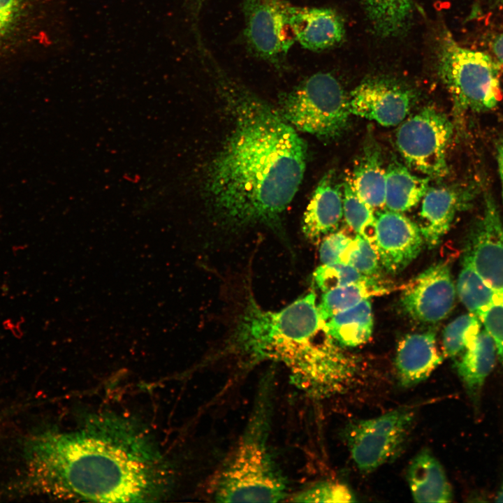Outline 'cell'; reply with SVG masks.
Wrapping results in <instances>:
<instances>
[{
    "mask_svg": "<svg viewBox=\"0 0 503 503\" xmlns=\"http://www.w3.org/2000/svg\"><path fill=\"white\" fill-rule=\"evenodd\" d=\"M497 158L500 177L503 199V140L500 141L497 146Z\"/></svg>",
    "mask_w": 503,
    "mask_h": 503,
    "instance_id": "35",
    "label": "cell"
},
{
    "mask_svg": "<svg viewBox=\"0 0 503 503\" xmlns=\"http://www.w3.org/2000/svg\"><path fill=\"white\" fill-rule=\"evenodd\" d=\"M277 109L297 131L325 140L339 136L351 114L349 97L328 73L313 74L282 94Z\"/></svg>",
    "mask_w": 503,
    "mask_h": 503,
    "instance_id": "7",
    "label": "cell"
},
{
    "mask_svg": "<svg viewBox=\"0 0 503 503\" xmlns=\"http://www.w3.org/2000/svg\"><path fill=\"white\" fill-rule=\"evenodd\" d=\"M453 133V124L444 114L426 107L400 126L396 143L411 167L440 179L449 173L446 151Z\"/></svg>",
    "mask_w": 503,
    "mask_h": 503,
    "instance_id": "9",
    "label": "cell"
},
{
    "mask_svg": "<svg viewBox=\"0 0 503 503\" xmlns=\"http://www.w3.org/2000/svg\"><path fill=\"white\" fill-rule=\"evenodd\" d=\"M317 286L323 292L334 288L367 281L371 278L343 263L322 264L313 274Z\"/></svg>",
    "mask_w": 503,
    "mask_h": 503,
    "instance_id": "30",
    "label": "cell"
},
{
    "mask_svg": "<svg viewBox=\"0 0 503 503\" xmlns=\"http://www.w3.org/2000/svg\"><path fill=\"white\" fill-rule=\"evenodd\" d=\"M343 215L348 225L357 234L373 245L376 216L374 210L356 191L351 177H347L343 182Z\"/></svg>",
    "mask_w": 503,
    "mask_h": 503,
    "instance_id": "27",
    "label": "cell"
},
{
    "mask_svg": "<svg viewBox=\"0 0 503 503\" xmlns=\"http://www.w3.org/2000/svg\"><path fill=\"white\" fill-rule=\"evenodd\" d=\"M292 24L296 41L312 51L324 50L339 44L345 34L342 18L328 8L295 6Z\"/></svg>",
    "mask_w": 503,
    "mask_h": 503,
    "instance_id": "17",
    "label": "cell"
},
{
    "mask_svg": "<svg viewBox=\"0 0 503 503\" xmlns=\"http://www.w3.org/2000/svg\"><path fill=\"white\" fill-rule=\"evenodd\" d=\"M385 291L377 284L375 277L327 291L318 305L321 318L325 322L336 313L351 307L372 296L381 294Z\"/></svg>",
    "mask_w": 503,
    "mask_h": 503,
    "instance_id": "25",
    "label": "cell"
},
{
    "mask_svg": "<svg viewBox=\"0 0 503 503\" xmlns=\"http://www.w3.org/2000/svg\"><path fill=\"white\" fill-rule=\"evenodd\" d=\"M373 329L372 306L368 299L333 315L325 321L324 333L342 347L366 342Z\"/></svg>",
    "mask_w": 503,
    "mask_h": 503,
    "instance_id": "21",
    "label": "cell"
},
{
    "mask_svg": "<svg viewBox=\"0 0 503 503\" xmlns=\"http://www.w3.org/2000/svg\"><path fill=\"white\" fill-rule=\"evenodd\" d=\"M343 216V184L333 170L319 182L302 217V233L316 242L323 235L333 232Z\"/></svg>",
    "mask_w": 503,
    "mask_h": 503,
    "instance_id": "16",
    "label": "cell"
},
{
    "mask_svg": "<svg viewBox=\"0 0 503 503\" xmlns=\"http://www.w3.org/2000/svg\"><path fill=\"white\" fill-rule=\"evenodd\" d=\"M496 502H503V483L497 494Z\"/></svg>",
    "mask_w": 503,
    "mask_h": 503,
    "instance_id": "36",
    "label": "cell"
},
{
    "mask_svg": "<svg viewBox=\"0 0 503 503\" xmlns=\"http://www.w3.org/2000/svg\"><path fill=\"white\" fill-rule=\"evenodd\" d=\"M415 101L412 89L386 78L363 81L349 97L351 114L374 120L384 126L404 120Z\"/></svg>",
    "mask_w": 503,
    "mask_h": 503,
    "instance_id": "12",
    "label": "cell"
},
{
    "mask_svg": "<svg viewBox=\"0 0 503 503\" xmlns=\"http://www.w3.org/2000/svg\"><path fill=\"white\" fill-rule=\"evenodd\" d=\"M455 289L449 266L434 264L411 279L404 289L401 302L414 320L436 323L451 311Z\"/></svg>",
    "mask_w": 503,
    "mask_h": 503,
    "instance_id": "11",
    "label": "cell"
},
{
    "mask_svg": "<svg viewBox=\"0 0 503 503\" xmlns=\"http://www.w3.org/2000/svg\"><path fill=\"white\" fill-rule=\"evenodd\" d=\"M138 430L122 418L96 416L73 431L36 434L24 445L22 486L60 499L156 500L167 490L168 470Z\"/></svg>",
    "mask_w": 503,
    "mask_h": 503,
    "instance_id": "2",
    "label": "cell"
},
{
    "mask_svg": "<svg viewBox=\"0 0 503 503\" xmlns=\"http://www.w3.org/2000/svg\"><path fill=\"white\" fill-rule=\"evenodd\" d=\"M472 196L470 189L453 187L428 188L421 200L418 226L429 248L439 245L458 211L466 206Z\"/></svg>",
    "mask_w": 503,
    "mask_h": 503,
    "instance_id": "15",
    "label": "cell"
},
{
    "mask_svg": "<svg viewBox=\"0 0 503 503\" xmlns=\"http://www.w3.org/2000/svg\"><path fill=\"white\" fill-rule=\"evenodd\" d=\"M274 374H265L252 414L239 442L212 481L219 502H278L285 498L286 481L268 445L273 407Z\"/></svg>",
    "mask_w": 503,
    "mask_h": 503,
    "instance_id": "4",
    "label": "cell"
},
{
    "mask_svg": "<svg viewBox=\"0 0 503 503\" xmlns=\"http://www.w3.org/2000/svg\"><path fill=\"white\" fill-rule=\"evenodd\" d=\"M423 242L419 226L400 212L388 210L377 214L373 245L387 272L396 274L406 268Z\"/></svg>",
    "mask_w": 503,
    "mask_h": 503,
    "instance_id": "13",
    "label": "cell"
},
{
    "mask_svg": "<svg viewBox=\"0 0 503 503\" xmlns=\"http://www.w3.org/2000/svg\"><path fill=\"white\" fill-rule=\"evenodd\" d=\"M479 318L472 314L462 315L451 321L443 333V348L448 357L465 351L480 333Z\"/></svg>",
    "mask_w": 503,
    "mask_h": 503,
    "instance_id": "28",
    "label": "cell"
},
{
    "mask_svg": "<svg viewBox=\"0 0 503 503\" xmlns=\"http://www.w3.org/2000/svg\"><path fill=\"white\" fill-rule=\"evenodd\" d=\"M429 179L412 174L398 163H391L386 168L385 206L400 213L411 210L427 192Z\"/></svg>",
    "mask_w": 503,
    "mask_h": 503,
    "instance_id": "23",
    "label": "cell"
},
{
    "mask_svg": "<svg viewBox=\"0 0 503 503\" xmlns=\"http://www.w3.org/2000/svg\"><path fill=\"white\" fill-rule=\"evenodd\" d=\"M200 58L231 121L207 168L208 209L224 229L261 225L286 240L283 217L303 179L306 143L277 108L225 71L210 49Z\"/></svg>",
    "mask_w": 503,
    "mask_h": 503,
    "instance_id": "1",
    "label": "cell"
},
{
    "mask_svg": "<svg viewBox=\"0 0 503 503\" xmlns=\"http://www.w3.org/2000/svg\"><path fill=\"white\" fill-rule=\"evenodd\" d=\"M457 291L465 306L478 317L500 298L499 296L486 285L465 254L458 277Z\"/></svg>",
    "mask_w": 503,
    "mask_h": 503,
    "instance_id": "26",
    "label": "cell"
},
{
    "mask_svg": "<svg viewBox=\"0 0 503 503\" xmlns=\"http://www.w3.org/2000/svg\"><path fill=\"white\" fill-rule=\"evenodd\" d=\"M496 348L491 336L480 331L467 347L458 363V372L469 394L475 400L479 398L485 380L495 365Z\"/></svg>",
    "mask_w": 503,
    "mask_h": 503,
    "instance_id": "22",
    "label": "cell"
},
{
    "mask_svg": "<svg viewBox=\"0 0 503 503\" xmlns=\"http://www.w3.org/2000/svg\"><path fill=\"white\" fill-rule=\"evenodd\" d=\"M437 68L458 110L481 112L497 105L500 67L488 54L460 45L445 31L438 43Z\"/></svg>",
    "mask_w": 503,
    "mask_h": 503,
    "instance_id": "5",
    "label": "cell"
},
{
    "mask_svg": "<svg viewBox=\"0 0 503 503\" xmlns=\"http://www.w3.org/2000/svg\"><path fill=\"white\" fill-rule=\"evenodd\" d=\"M479 318L493 340L496 351L503 360V298H500L490 305Z\"/></svg>",
    "mask_w": 503,
    "mask_h": 503,
    "instance_id": "32",
    "label": "cell"
},
{
    "mask_svg": "<svg viewBox=\"0 0 503 503\" xmlns=\"http://www.w3.org/2000/svg\"><path fill=\"white\" fill-rule=\"evenodd\" d=\"M442 361L435 332L407 335L399 343L395 358L401 385L411 387L421 383Z\"/></svg>",
    "mask_w": 503,
    "mask_h": 503,
    "instance_id": "18",
    "label": "cell"
},
{
    "mask_svg": "<svg viewBox=\"0 0 503 503\" xmlns=\"http://www.w3.org/2000/svg\"><path fill=\"white\" fill-rule=\"evenodd\" d=\"M414 416L412 408H398L348 424L344 437L358 469L370 472L395 459L406 442Z\"/></svg>",
    "mask_w": 503,
    "mask_h": 503,
    "instance_id": "8",
    "label": "cell"
},
{
    "mask_svg": "<svg viewBox=\"0 0 503 503\" xmlns=\"http://www.w3.org/2000/svg\"><path fill=\"white\" fill-rule=\"evenodd\" d=\"M490 48L498 62L503 65V32L492 39Z\"/></svg>",
    "mask_w": 503,
    "mask_h": 503,
    "instance_id": "34",
    "label": "cell"
},
{
    "mask_svg": "<svg viewBox=\"0 0 503 503\" xmlns=\"http://www.w3.org/2000/svg\"><path fill=\"white\" fill-rule=\"evenodd\" d=\"M324 323L314 292L279 311L263 309L250 295L227 341L226 352L249 363H282L290 377H294L321 342L315 341V336Z\"/></svg>",
    "mask_w": 503,
    "mask_h": 503,
    "instance_id": "3",
    "label": "cell"
},
{
    "mask_svg": "<svg viewBox=\"0 0 503 503\" xmlns=\"http://www.w3.org/2000/svg\"><path fill=\"white\" fill-rule=\"evenodd\" d=\"M465 255L486 285L503 298V223L489 194Z\"/></svg>",
    "mask_w": 503,
    "mask_h": 503,
    "instance_id": "14",
    "label": "cell"
},
{
    "mask_svg": "<svg viewBox=\"0 0 503 503\" xmlns=\"http://www.w3.org/2000/svg\"><path fill=\"white\" fill-rule=\"evenodd\" d=\"M492 1V4L495 6V7L503 9V0H490Z\"/></svg>",
    "mask_w": 503,
    "mask_h": 503,
    "instance_id": "37",
    "label": "cell"
},
{
    "mask_svg": "<svg viewBox=\"0 0 503 503\" xmlns=\"http://www.w3.org/2000/svg\"><path fill=\"white\" fill-rule=\"evenodd\" d=\"M351 239L341 231L328 234L320 245L319 256L322 264L340 263V256Z\"/></svg>",
    "mask_w": 503,
    "mask_h": 503,
    "instance_id": "33",
    "label": "cell"
},
{
    "mask_svg": "<svg viewBox=\"0 0 503 503\" xmlns=\"http://www.w3.org/2000/svg\"><path fill=\"white\" fill-rule=\"evenodd\" d=\"M340 263L347 264L360 274L376 277L379 272V258L373 245L357 234L340 256Z\"/></svg>",
    "mask_w": 503,
    "mask_h": 503,
    "instance_id": "29",
    "label": "cell"
},
{
    "mask_svg": "<svg viewBox=\"0 0 503 503\" xmlns=\"http://www.w3.org/2000/svg\"><path fill=\"white\" fill-rule=\"evenodd\" d=\"M407 480L416 502H449L452 489L437 459L428 449L421 451L411 461Z\"/></svg>",
    "mask_w": 503,
    "mask_h": 503,
    "instance_id": "19",
    "label": "cell"
},
{
    "mask_svg": "<svg viewBox=\"0 0 503 503\" xmlns=\"http://www.w3.org/2000/svg\"><path fill=\"white\" fill-rule=\"evenodd\" d=\"M60 0H0V70L49 52L60 29Z\"/></svg>",
    "mask_w": 503,
    "mask_h": 503,
    "instance_id": "6",
    "label": "cell"
},
{
    "mask_svg": "<svg viewBox=\"0 0 503 503\" xmlns=\"http://www.w3.org/2000/svg\"><path fill=\"white\" fill-rule=\"evenodd\" d=\"M375 32L383 37L402 34L409 26L414 0H362Z\"/></svg>",
    "mask_w": 503,
    "mask_h": 503,
    "instance_id": "24",
    "label": "cell"
},
{
    "mask_svg": "<svg viewBox=\"0 0 503 503\" xmlns=\"http://www.w3.org/2000/svg\"><path fill=\"white\" fill-rule=\"evenodd\" d=\"M298 502H355L349 489L342 483L319 482L296 495L292 500Z\"/></svg>",
    "mask_w": 503,
    "mask_h": 503,
    "instance_id": "31",
    "label": "cell"
},
{
    "mask_svg": "<svg viewBox=\"0 0 503 503\" xmlns=\"http://www.w3.org/2000/svg\"><path fill=\"white\" fill-rule=\"evenodd\" d=\"M351 178L356 191L373 210L385 206L386 169L374 141H369L363 147Z\"/></svg>",
    "mask_w": 503,
    "mask_h": 503,
    "instance_id": "20",
    "label": "cell"
},
{
    "mask_svg": "<svg viewBox=\"0 0 503 503\" xmlns=\"http://www.w3.org/2000/svg\"><path fill=\"white\" fill-rule=\"evenodd\" d=\"M294 6L287 0H242L247 48L279 71L287 68L288 52L296 42Z\"/></svg>",
    "mask_w": 503,
    "mask_h": 503,
    "instance_id": "10",
    "label": "cell"
}]
</instances>
